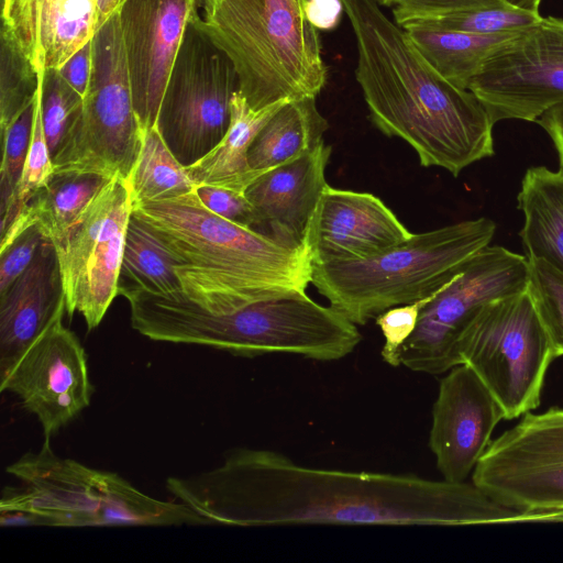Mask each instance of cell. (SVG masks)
<instances>
[{
	"label": "cell",
	"instance_id": "6da1fadb",
	"mask_svg": "<svg viewBox=\"0 0 563 563\" xmlns=\"http://www.w3.org/2000/svg\"><path fill=\"white\" fill-rule=\"evenodd\" d=\"M166 487L207 525L470 526L527 521L525 511L498 503L473 483L314 468L262 449L231 451L221 465L188 477H169Z\"/></svg>",
	"mask_w": 563,
	"mask_h": 563
},
{
	"label": "cell",
	"instance_id": "7a4b0ae2",
	"mask_svg": "<svg viewBox=\"0 0 563 563\" xmlns=\"http://www.w3.org/2000/svg\"><path fill=\"white\" fill-rule=\"evenodd\" d=\"M341 1L356 42V81L376 128L406 141L422 166L453 176L493 156L495 124L478 98L440 75L377 0Z\"/></svg>",
	"mask_w": 563,
	"mask_h": 563
},
{
	"label": "cell",
	"instance_id": "3957f363",
	"mask_svg": "<svg viewBox=\"0 0 563 563\" xmlns=\"http://www.w3.org/2000/svg\"><path fill=\"white\" fill-rule=\"evenodd\" d=\"M176 262L184 295L211 313L306 291L311 283L308 247L290 245L211 212L195 190L133 205Z\"/></svg>",
	"mask_w": 563,
	"mask_h": 563
},
{
	"label": "cell",
	"instance_id": "277c9868",
	"mask_svg": "<svg viewBox=\"0 0 563 563\" xmlns=\"http://www.w3.org/2000/svg\"><path fill=\"white\" fill-rule=\"evenodd\" d=\"M124 297L131 324L142 335L211 346L235 356L283 353L336 361L352 353L362 340L355 323L333 307L316 302L306 291L257 300L223 313L202 309L184 292L161 296L135 289Z\"/></svg>",
	"mask_w": 563,
	"mask_h": 563
},
{
	"label": "cell",
	"instance_id": "5b68a950",
	"mask_svg": "<svg viewBox=\"0 0 563 563\" xmlns=\"http://www.w3.org/2000/svg\"><path fill=\"white\" fill-rule=\"evenodd\" d=\"M201 1L200 25L232 59L253 109L321 92L328 67L306 0Z\"/></svg>",
	"mask_w": 563,
	"mask_h": 563
},
{
	"label": "cell",
	"instance_id": "8992f818",
	"mask_svg": "<svg viewBox=\"0 0 563 563\" xmlns=\"http://www.w3.org/2000/svg\"><path fill=\"white\" fill-rule=\"evenodd\" d=\"M23 487H7L1 526L207 525L180 501L155 499L115 473L90 468L53 452L49 438L7 467Z\"/></svg>",
	"mask_w": 563,
	"mask_h": 563
},
{
	"label": "cell",
	"instance_id": "52a82bcc",
	"mask_svg": "<svg viewBox=\"0 0 563 563\" xmlns=\"http://www.w3.org/2000/svg\"><path fill=\"white\" fill-rule=\"evenodd\" d=\"M493 220L481 217L413 234L362 261L312 263L311 283L356 325L389 308L424 298L449 283L489 245Z\"/></svg>",
	"mask_w": 563,
	"mask_h": 563
},
{
	"label": "cell",
	"instance_id": "ba28073f",
	"mask_svg": "<svg viewBox=\"0 0 563 563\" xmlns=\"http://www.w3.org/2000/svg\"><path fill=\"white\" fill-rule=\"evenodd\" d=\"M457 352L512 420L537 409L550 363V336L527 290L485 305L463 331Z\"/></svg>",
	"mask_w": 563,
	"mask_h": 563
},
{
	"label": "cell",
	"instance_id": "9c48e42d",
	"mask_svg": "<svg viewBox=\"0 0 563 563\" xmlns=\"http://www.w3.org/2000/svg\"><path fill=\"white\" fill-rule=\"evenodd\" d=\"M143 137L115 12L92 37V71L82 109L53 161L54 170L98 173L129 180Z\"/></svg>",
	"mask_w": 563,
	"mask_h": 563
},
{
	"label": "cell",
	"instance_id": "30bf717a",
	"mask_svg": "<svg viewBox=\"0 0 563 563\" xmlns=\"http://www.w3.org/2000/svg\"><path fill=\"white\" fill-rule=\"evenodd\" d=\"M238 90L235 66L201 27L197 9L186 25L155 123L185 167L206 156L223 139Z\"/></svg>",
	"mask_w": 563,
	"mask_h": 563
},
{
	"label": "cell",
	"instance_id": "8fae6325",
	"mask_svg": "<svg viewBox=\"0 0 563 563\" xmlns=\"http://www.w3.org/2000/svg\"><path fill=\"white\" fill-rule=\"evenodd\" d=\"M528 258L500 245L477 252L427 303L399 363L420 373L442 374L461 364L459 340L488 302L527 290Z\"/></svg>",
	"mask_w": 563,
	"mask_h": 563
},
{
	"label": "cell",
	"instance_id": "7c38bea8",
	"mask_svg": "<svg viewBox=\"0 0 563 563\" xmlns=\"http://www.w3.org/2000/svg\"><path fill=\"white\" fill-rule=\"evenodd\" d=\"M133 212L128 180L111 179L69 229L52 243L58 257L66 312L88 330L99 325L118 294L125 233Z\"/></svg>",
	"mask_w": 563,
	"mask_h": 563
},
{
	"label": "cell",
	"instance_id": "4fadbf2b",
	"mask_svg": "<svg viewBox=\"0 0 563 563\" xmlns=\"http://www.w3.org/2000/svg\"><path fill=\"white\" fill-rule=\"evenodd\" d=\"M472 483L521 511L563 509V408L525 413L489 443Z\"/></svg>",
	"mask_w": 563,
	"mask_h": 563
},
{
	"label": "cell",
	"instance_id": "5bb4252c",
	"mask_svg": "<svg viewBox=\"0 0 563 563\" xmlns=\"http://www.w3.org/2000/svg\"><path fill=\"white\" fill-rule=\"evenodd\" d=\"M492 121L536 122L563 103V19L548 16L500 45L471 80Z\"/></svg>",
	"mask_w": 563,
	"mask_h": 563
},
{
	"label": "cell",
	"instance_id": "9a60e30c",
	"mask_svg": "<svg viewBox=\"0 0 563 563\" xmlns=\"http://www.w3.org/2000/svg\"><path fill=\"white\" fill-rule=\"evenodd\" d=\"M0 389L14 393L35 415L45 438L71 422L91 400L85 350L63 319L54 322L7 371Z\"/></svg>",
	"mask_w": 563,
	"mask_h": 563
},
{
	"label": "cell",
	"instance_id": "2e32d148",
	"mask_svg": "<svg viewBox=\"0 0 563 563\" xmlns=\"http://www.w3.org/2000/svg\"><path fill=\"white\" fill-rule=\"evenodd\" d=\"M199 0H125L120 27L134 110L143 131L155 126L186 25Z\"/></svg>",
	"mask_w": 563,
	"mask_h": 563
},
{
	"label": "cell",
	"instance_id": "e0dca14e",
	"mask_svg": "<svg viewBox=\"0 0 563 563\" xmlns=\"http://www.w3.org/2000/svg\"><path fill=\"white\" fill-rule=\"evenodd\" d=\"M501 419L499 404L468 365L460 364L449 371L439 385L429 437L443 479L465 482Z\"/></svg>",
	"mask_w": 563,
	"mask_h": 563
},
{
	"label": "cell",
	"instance_id": "ac0fdd59",
	"mask_svg": "<svg viewBox=\"0 0 563 563\" xmlns=\"http://www.w3.org/2000/svg\"><path fill=\"white\" fill-rule=\"evenodd\" d=\"M412 233L378 197L323 189L303 244L312 263L362 261L408 240Z\"/></svg>",
	"mask_w": 563,
	"mask_h": 563
},
{
	"label": "cell",
	"instance_id": "d6986e66",
	"mask_svg": "<svg viewBox=\"0 0 563 563\" xmlns=\"http://www.w3.org/2000/svg\"><path fill=\"white\" fill-rule=\"evenodd\" d=\"M331 146L322 142L309 153L257 175L244 195L257 218V231L290 245H302L310 219L328 185Z\"/></svg>",
	"mask_w": 563,
	"mask_h": 563
},
{
	"label": "cell",
	"instance_id": "ffe728a7",
	"mask_svg": "<svg viewBox=\"0 0 563 563\" xmlns=\"http://www.w3.org/2000/svg\"><path fill=\"white\" fill-rule=\"evenodd\" d=\"M2 25L37 71L59 69L98 24V0H2Z\"/></svg>",
	"mask_w": 563,
	"mask_h": 563
},
{
	"label": "cell",
	"instance_id": "44dd1931",
	"mask_svg": "<svg viewBox=\"0 0 563 563\" xmlns=\"http://www.w3.org/2000/svg\"><path fill=\"white\" fill-rule=\"evenodd\" d=\"M65 311L58 257L54 244L46 239L25 272L0 294V373L63 319Z\"/></svg>",
	"mask_w": 563,
	"mask_h": 563
},
{
	"label": "cell",
	"instance_id": "7402d4cb",
	"mask_svg": "<svg viewBox=\"0 0 563 563\" xmlns=\"http://www.w3.org/2000/svg\"><path fill=\"white\" fill-rule=\"evenodd\" d=\"M111 179L98 173L54 170L48 181L30 198L1 234L0 249L34 224L49 241L57 240Z\"/></svg>",
	"mask_w": 563,
	"mask_h": 563
},
{
	"label": "cell",
	"instance_id": "603a6c76",
	"mask_svg": "<svg viewBox=\"0 0 563 563\" xmlns=\"http://www.w3.org/2000/svg\"><path fill=\"white\" fill-rule=\"evenodd\" d=\"M288 100L253 109L240 90L231 100V122L223 139L206 156L186 167L196 185L207 184L244 192L257 176L249 165L250 147L264 124Z\"/></svg>",
	"mask_w": 563,
	"mask_h": 563
},
{
	"label": "cell",
	"instance_id": "cb8c5ba5",
	"mask_svg": "<svg viewBox=\"0 0 563 563\" xmlns=\"http://www.w3.org/2000/svg\"><path fill=\"white\" fill-rule=\"evenodd\" d=\"M523 214L519 232L525 255L563 273V172L545 166L526 170L517 196Z\"/></svg>",
	"mask_w": 563,
	"mask_h": 563
},
{
	"label": "cell",
	"instance_id": "d4e9b609",
	"mask_svg": "<svg viewBox=\"0 0 563 563\" xmlns=\"http://www.w3.org/2000/svg\"><path fill=\"white\" fill-rule=\"evenodd\" d=\"M316 98L288 100L260 130L247 156L255 175L296 159L323 142L329 123L319 112Z\"/></svg>",
	"mask_w": 563,
	"mask_h": 563
},
{
	"label": "cell",
	"instance_id": "484cf974",
	"mask_svg": "<svg viewBox=\"0 0 563 563\" xmlns=\"http://www.w3.org/2000/svg\"><path fill=\"white\" fill-rule=\"evenodd\" d=\"M402 29L435 70L461 89L468 88L495 49L519 34L478 35L420 25Z\"/></svg>",
	"mask_w": 563,
	"mask_h": 563
},
{
	"label": "cell",
	"instance_id": "4316f807",
	"mask_svg": "<svg viewBox=\"0 0 563 563\" xmlns=\"http://www.w3.org/2000/svg\"><path fill=\"white\" fill-rule=\"evenodd\" d=\"M132 289L161 296L183 292L173 255L133 212L125 233L118 294Z\"/></svg>",
	"mask_w": 563,
	"mask_h": 563
},
{
	"label": "cell",
	"instance_id": "83f0119b",
	"mask_svg": "<svg viewBox=\"0 0 563 563\" xmlns=\"http://www.w3.org/2000/svg\"><path fill=\"white\" fill-rule=\"evenodd\" d=\"M128 184L133 205L172 199L195 189L186 167L168 148L156 126L144 131L142 148Z\"/></svg>",
	"mask_w": 563,
	"mask_h": 563
},
{
	"label": "cell",
	"instance_id": "f1b7e54d",
	"mask_svg": "<svg viewBox=\"0 0 563 563\" xmlns=\"http://www.w3.org/2000/svg\"><path fill=\"white\" fill-rule=\"evenodd\" d=\"M541 15L514 8L507 3L473 8L440 14L417 16L398 24L420 25L478 35L516 34L528 30Z\"/></svg>",
	"mask_w": 563,
	"mask_h": 563
},
{
	"label": "cell",
	"instance_id": "f546056e",
	"mask_svg": "<svg viewBox=\"0 0 563 563\" xmlns=\"http://www.w3.org/2000/svg\"><path fill=\"white\" fill-rule=\"evenodd\" d=\"M43 70L37 71L2 25L0 32V132L34 102Z\"/></svg>",
	"mask_w": 563,
	"mask_h": 563
},
{
	"label": "cell",
	"instance_id": "4dcf8cb0",
	"mask_svg": "<svg viewBox=\"0 0 563 563\" xmlns=\"http://www.w3.org/2000/svg\"><path fill=\"white\" fill-rule=\"evenodd\" d=\"M84 98L57 69L42 71L40 87L41 117L52 162L75 128Z\"/></svg>",
	"mask_w": 563,
	"mask_h": 563
},
{
	"label": "cell",
	"instance_id": "1f68e13d",
	"mask_svg": "<svg viewBox=\"0 0 563 563\" xmlns=\"http://www.w3.org/2000/svg\"><path fill=\"white\" fill-rule=\"evenodd\" d=\"M528 258L527 291L543 323L556 357L563 355V273L548 262Z\"/></svg>",
	"mask_w": 563,
	"mask_h": 563
},
{
	"label": "cell",
	"instance_id": "d6a6232c",
	"mask_svg": "<svg viewBox=\"0 0 563 563\" xmlns=\"http://www.w3.org/2000/svg\"><path fill=\"white\" fill-rule=\"evenodd\" d=\"M35 100L3 132H1V219L10 211L14 201L16 189L23 175L32 139Z\"/></svg>",
	"mask_w": 563,
	"mask_h": 563
},
{
	"label": "cell",
	"instance_id": "836d02e7",
	"mask_svg": "<svg viewBox=\"0 0 563 563\" xmlns=\"http://www.w3.org/2000/svg\"><path fill=\"white\" fill-rule=\"evenodd\" d=\"M53 173L54 166L49 155L42 123L38 88L35 100L32 139L25 167L15 192L13 205L10 211L1 219V234L21 212L30 198L48 181Z\"/></svg>",
	"mask_w": 563,
	"mask_h": 563
},
{
	"label": "cell",
	"instance_id": "e575fe53",
	"mask_svg": "<svg viewBox=\"0 0 563 563\" xmlns=\"http://www.w3.org/2000/svg\"><path fill=\"white\" fill-rule=\"evenodd\" d=\"M441 288L435 292L410 303L389 308L375 318L376 324L380 329L385 339V344L382 349L380 355L387 364L391 366L400 365V347L416 330L422 309L441 290Z\"/></svg>",
	"mask_w": 563,
	"mask_h": 563
},
{
	"label": "cell",
	"instance_id": "d590c367",
	"mask_svg": "<svg viewBox=\"0 0 563 563\" xmlns=\"http://www.w3.org/2000/svg\"><path fill=\"white\" fill-rule=\"evenodd\" d=\"M34 224L20 232L0 249V294H3L33 262L41 244L46 240Z\"/></svg>",
	"mask_w": 563,
	"mask_h": 563
},
{
	"label": "cell",
	"instance_id": "8d00e7d4",
	"mask_svg": "<svg viewBox=\"0 0 563 563\" xmlns=\"http://www.w3.org/2000/svg\"><path fill=\"white\" fill-rule=\"evenodd\" d=\"M194 190L199 200L211 212L239 225L257 231L256 214L244 192L207 184L196 185Z\"/></svg>",
	"mask_w": 563,
	"mask_h": 563
},
{
	"label": "cell",
	"instance_id": "74e56055",
	"mask_svg": "<svg viewBox=\"0 0 563 563\" xmlns=\"http://www.w3.org/2000/svg\"><path fill=\"white\" fill-rule=\"evenodd\" d=\"M380 5L393 9L394 20L397 24L406 20L462 11L479 7L498 5L506 3L504 0H377Z\"/></svg>",
	"mask_w": 563,
	"mask_h": 563
},
{
	"label": "cell",
	"instance_id": "f35d334b",
	"mask_svg": "<svg viewBox=\"0 0 563 563\" xmlns=\"http://www.w3.org/2000/svg\"><path fill=\"white\" fill-rule=\"evenodd\" d=\"M60 76L84 98L92 71V40L86 43L57 69Z\"/></svg>",
	"mask_w": 563,
	"mask_h": 563
},
{
	"label": "cell",
	"instance_id": "ab89813d",
	"mask_svg": "<svg viewBox=\"0 0 563 563\" xmlns=\"http://www.w3.org/2000/svg\"><path fill=\"white\" fill-rule=\"evenodd\" d=\"M305 11L317 30L329 31L339 25L344 7L341 0H306Z\"/></svg>",
	"mask_w": 563,
	"mask_h": 563
},
{
	"label": "cell",
	"instance_id": "60d3db41",
	"mask_svg": "<svg viewBox=\"0 0 563 563\" xmlns=\"http://www.w3.org/2000/svg\"><path fill=\"white\" fill-rule=\"evenodd\" d=\"M536 122L551 139L558 153L559 169L563 172V103L545 111Z\"/></svg>",
	"mask_w": 563,
	"mask_h": 563
},
{
	"label": "cell",
	"instance_id": "b9f144b4",
	"mask_svg": "<svg viewBox=\"0 0 563 563\" xmlns=\"http://www.w3.org/2000/svg\"><path fill=\"white\" fill-rule=\"evenodd\" d=\"M125 0H98L97 30L115 12L119 11Z\"/></svg>",
	"mask_w": 563,
	"mask_h": 563
},
{
	"label": "cell",
	"instance_id": "7bdbcfd3",
	"mask_svg": "<svg viewBox=\"0 0 563 563\" xmlns=\"http://www.w3.org/2000/svg\"><path fill=\"white\" fill-rule=\"evenodd\" d=\"M507 4L532 13H539L541 0H504Z\"/></svg>",
	"mask_w": 563,
	"mask_h": 563
},
{
	"label": "cell",
	"instance_id": "ee69618b",
	"mask_svg": "<svg viewBox=\"0 0 563 563\" xmlns=\"http://www.w3.org/2000/svg\"><path fill=\"white\" fill-rule=\"evenodd\" d=\"M547 522H563V509L545 510Z\"/></svg>",
	"mask_w": 563,
	"mask_h": 563
}]
</instances>
